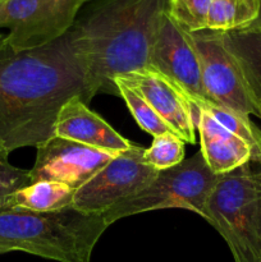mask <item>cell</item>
Masks as SVG:
<instances>
[{
  "label": "cell",
  "instance_id": "cell-23",
  "mask_svg": "<svg viewBox=\"0 0 261 262\" xmlns=\"http://www.w3.org/2000/svg\"><path fill=\"white\" fill-rule=\"evenodd\" d=\"M255 22L260 23V25H261V13H260V17H258V18H257V19H256V20H255Z\"/></svg>",
  "mask_w": 261,
  "mask_h": 262
},
{
  "label": "cell",
  "instance_id": "cell-13",
  "mask_svg": "<svg viewBox=\"0 0 261 262\" xmlns=\"http://www.w3.org/2000/svg\"><path fill=\"white\" fill-rule=\"evenodd\" d=\"M192 113L202 156L215 174L223 176L251 161L252 150L246 141L225 129L205 110L192 106Z\"/></svg>",
  "mask_w": 261,
  "mask_h": 262
},
{
  "label": "cell",
  "instance_id": "cell-9",
  "mask_svg": "<svg viewBox=\"0 0 261 262\" xmlns=\"http://www.w3.org/2000/svg\"><path fill=\"white\" fill-rule=\"evenodd\" d=\"M36 148L35 164L30 169L31 183L40 181L58 182L74 191L81 188L102 166L119 155L56 136Z\"/></svg>",
  "mask_w": 261,
  "mask_h": 262
},
{
  "label": "cell",
  "instance_id": "cell-7",
  "mask_svg": "<svg viewBox=\"0 0 261 262\" xmlns=\"http://www.w3.org/2000/svg\"><path fill=\"white\" fill-rule=\"evenodd\" d=\"M143 152L145 148L132 143L77 189L72 207L87 215H102L150 186L159 171L143 161Z\"/></svg>",
  "mask_w": 261,
  "mask_h": 262
},
{
  "label": "cell",
  "instance_id": "cell-4",
  "mask_svg": "<svg viewBox=\"0 0 261 262\" xmlns=\"http://www.w3.org/2000/svg\"><path fill=\"white\" fill-rule=\"evenodd\" d=\"M205 219L227 242L234 262H261V166L248 161L220 176Z\"/></svg>",
  "mask_w": 261,
  "mask_h": 262
},
{
  "label": "cell",
  "instance_id": "cell-16",
  "mask_svg": "<svg viewBox=\"0 0 261 262\" xmlns=\"http://www.w3.org/2000/svg\"><path fill=\"white\" fill-rule=\"evenodd\" d=\"M261 13V0H212L207 13L206 30L216 32L245 28Z\"/></svg>",
  "mask_w": 261,
  "mask_h": 262
},
{
  "label": "cell",
  "instance_id": "cell-12",
  "mask_svg": "<svg viewBox=\"0 0 261 262\" xmlns=\"http://www.w3.org/2000/svg\"><path fill=\"white\" fill-rule=\"evenodd\" d=\"M54 136L114 154L124 152L132 146L130 141L89 109L81 96L71 97L59 110Z\"/></svg>",
  "mask_w": 261,
  "mask_h": 262
},
{
  "label": "cell",
  "instance_id": "cell-11",
  "mask_svg": "<svg viewBox=\"0 0 261 262\" xmlns=\"http://www.w3.org/2000/svg\"><path fill=\"white\" fill-rule=\"evenodd\" d=\"M117 78L137 90L184 143H196L191 102L178 84L151 67Z\"/></svg>",
  "mask_w": 261,
  "mask_h": 262
},
{
  "label": "cell",
  "instance_id": "cell-25",
  "mask_svg": "<svg viewBox=\"0 0 261 262\" xmlns=\"http://www.w3.org/2000/svg\"><path fill=\"white\" fill-rule=\"evenodd\" d=\"M258 165H260V164H258ZM260 166H261V165H260Z\"/></svg>",
  "mask_w": 261,
  "mask_h": 262
},
{
  "label": "cell",
  "instance_id": "cell-10",
  "mask_svg": "<svg viewBox=\"0 0 261 262\" xmlns=\"http://www.w3.org/2000/svg\"><path fill=\"white\" fill-rule=\"evenodd\" d=\"M150 66L178 84L188 99L209 100L191 32L183 30L166 12L154 42Z\"/></svg>",
  "mask_w": 261,
  "mask_h": 262
},
{
  "label": "cell",
  "instance_id": "cell-20",
  "mask_svg": "<svg viewBox=\"0 0 261 262\" xmlns=\"http://www.w3.org/2000/svg\"><path fill=\"white\" fill-rule=\"evenodd\" d=\"M212 0H168L166 13L187 32L206 30L207 13Z\"/></svg>",
  "mask_w": 261,
  "mask_h": 262
},
{
  "label": "cell",
  "instance_id": "cell-21",
  "mask_svg": "<svg viewBox=\"0 0 261 262\" xmlns=\"http://www.w3.org/2000/svg\"><path fill=\"white\" fill-rule=\"evenodd\" d=\"M9 151L0 145V207H7L8 199L18 189L31 184L30 170L9 163Z\"/></svg>",
  "mask_w": 261,
  "mask_h": 262
},
{
  "label": "cell",
  "instance_id": "cell-3",
  "mask_svg": "<svg viewBox=\"0 0 261 262\" xmlns=\"http://www.w3.org/2000/svg\"><path fill=\"white\" fill-rule=\"evenodd\" d=\"M107 228L102 215L73 207L50 212L0 207V253L20 251L58 262H91Z\"/></svg>",
  "mask_w": 261,
  "mask_h": 262
},
{
  "label": "cell",
  "instance_id": "cell-8",
  "mask_svg": "<svg viewBox=\"0 0 261 262\" xmlns=\"http://www.w3.org/2000/svg\"><path fill=\"white\" fill-rule=\"evenodd\" d=\"M191 36L199 54L202 82L210 101L247 117H256L255 107L237 66L225 48L222 32L204 30L192 32Z\"/></svg>",
  "mask_w": 261,
  "mask_h": 262
},
{
  "label": "cell",
  "instance_id": "cell-6",
  "mask_svg": "<svg viewBox=\"0 0 261 262\" xmlns=\"http://www.w3.org/2000/svg\"><path fill=\"white\" fill-rule=\"evenodd\" d=\"M87 0H3L0 28L14 51L42 48L63 37Z\"/></svg>",
  "mask_w": 261,
  "mask_h": 262
},
{
  "label": "cell",
  "instance_id": "cell-18",
  "mask_svg": "<svg viewBox=\"0 0 261 262\" xmlns=\"http://www.w3.org/2000/svg\"><path fill=\"white\" fill-rule=\"evenodd\" d=\"M114 82L119 96L123 97L132 117L146 133L156 137L163 133L173 132L171 128L164 122L163 118L154 110V107L148 104L147 100L137 90L118 78Z\"/></svg>",
  "mask_w": 261,
  "mask_h": 262
},
{
  "label": "cell",
  "instance_id": "cell-24",
  "mask_svg": "<svg viewBox=\"0 0 261 262\" xmlns=\"http://www.w3.org/2000/svg\"><path fill=\"white\" fill-rule=\"evenodd\" d=\"M0 2H3V0H0Z\"/></svg>",
  "mask_w": 261,
  "mask_h": 262
},
{
  "label": "cell",
  "instance_id": "cell-19",
  "mask_svg": "<svg viewBox=\"0 0 261 262\" xmlns=\"http://www.w3.org/2000/svg\"><path fill=\"white\" fill-rule=\"evenodd\" d=\"M183 160L184 142L173 132L154 137L151 146L143 152V161L158 171L173 168Z\"/></svg>",
  "mask_w": 261,
  "mask_h": 262
},
{
  "label": "cell",
  "instance_id": "cell-22",
  "mask_svg": "<svg viewBox=\"0 0 261 262\" xmlns=\"http://www.w3.org/2000/svg\"><path fill=\"white\" fill-rule=\"evenodd\" d=\"M7 35H3V33H0V49L4 48L5 45H7Z\"/></svg>",
  "mask_w": 261,
  "mask_h": 262
},
{
  "label": "cell",
  "instance_id": "cell-14",
  "mask_svg": "<svg viewBox=\"0 0 261 262\" xmlns=\"http://www.w3.org/2000/svg\"><path fill=\"white\" fill-rule=\"evenodd\" d=\"M222 35L242 77L256 117L261 120V25L253 22L247 27L222 32Z\"/></svg>",
  "mask_w": 261,
  "mask_h": 262
},
{
  "label": "cell",
  "instance_id": "cell-15",
  "mask_svg": "<svg viewBox=\"0 0 261 262\" xmlns=\"http://www.w3.org/2000/svg\"><path fill=\"white\" fill-rule=\"evenodd\" d=\"M76 191L63 183L40 181L28 184L8 199L7 207L35 212H50L72 207Z\"/></svg>",
  "mask_w": 261,
  "mask_h": 262
},
{
  "label": "cell",
  "instance_id": "cell-5",
  "mask_svg": "<svg viewBox=\"0 0 261 262\" xmlns=\"http://www.w3.org/2000/svg\"><path fill=\"white\" fill-rule=\"evenodd\" d=\"M219 177L209 168L200 150L178 165L159 171L150 186L119 201L102 217L110 227L117 220L142 212L184 209L205 219L207 202Z\"/></svg>",
  "mask_w": 261,
  "mask_h": 262
},
{
  "label": "cell",
  "instance_id": "cell-17",
  "mask_svg": "<svg viewBox=\"0 0 261 262\" xmlns=\"http://www.w3.org/2000/svg\"><path fill=\"white\" fill-rule=\"evenodd\" d=\"M188 100L192 106L205 110L225 129L234 133L235 136L246 141L252 150L251 161L261 165V129L255 123L251 122L250 117L234 112L232 109H228V107L216 104V102L209 101V100Z\"/></svg>",
  "mask_w": 261,
  "mask_h": 262
},
{
  "label": "cell",
  "instance_id": "cell-2",
  "mask_svg": "<svg viewBox=\"0 0 261 262\" xmlns=\"http://www.w3.org/2000/svg\"><path fill=\"white\" fill-rule=\"evenodd\" d=\"M168 0H87L66 33L83 69L91 100L119 96L114 79L150 68Z\"/></svg>",
  "mask_w": 261,
  "mask_h": 262
},
{
  "label": "cell",
  "instance_id": "cell-1",
  "mask_svg": "<svg viewBox=\"0 0 261 262\" xmlns=\"http://www.w3.org/2000/svg\"><path fill=\"white\" fill-rule=\"evenodd\" d=\"M91 101L83 69L67 35L42 48L0 49V145L9 152L37 147L54 136L71 97Z\"/></svg>",
  "mask_w": 261,
  "mask_h": 262
}]
</instances>
